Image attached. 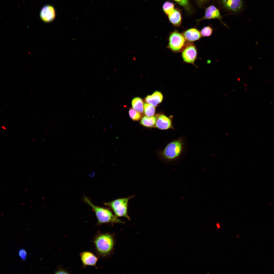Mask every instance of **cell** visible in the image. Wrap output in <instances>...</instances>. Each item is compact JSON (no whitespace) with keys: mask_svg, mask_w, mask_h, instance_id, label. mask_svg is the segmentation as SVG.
I'll return each mask as SVG.
<instances>
[{"mask_svg":"<svg viewBox=\"0 0 274 274\" xmlns=\"http://www.w3.org/2000/svg\"><path fill=\"white\" fill-rule=\"evenodd\" d=\"M213 32L212 28L210 26H205L203 28L200 32L202 36L209 37L212 34Z\"/></svg>","mask_w":274,"mask_h":274,"instance_id":"44dd1931","label":"cell"},{"mask_svg":"<svg viewBox=\"0 0 274 274\" xmlns=\"http://www.w3.org/2000/svg\"><path fill=\"white\" fill-rule=\"evenodd\" d=\"M94 242L98 253L102 257H106L109 255L113 250L115 240L112 234L102 233L96 237Z\"/></svg>","mask_w":274,"mask_h":274,"instance_id":"7a4b0ae2","label":"cell"},{"mask_svg":"<svg viewBox=\"0 0 274 274\" xmlns=\"http://www.w3.org/2000/svg\"><path fill=\"white\" fill-rule=\"evenodd\" d=\"M156 107L147 103L144 104V113L145 115L148 117L153 116L154 114Z\"/></svg>","mask_w":274,"mask_h":274,"instance_id":"e0dca14e","label":"cell"},{"mask_svg":"<svg viewBox=\"0 0 274 274\" xmlns=\"http://www.w3.org/2000/svg\"><path fill=\"white\" fill-rule=\"evenodd\" d=\"M134 196L132 195L126 198H119L104 204L111 209L117 217H124L130 220L128 213V202Z\"/></svg>","mask_w":274,"mask_h":274,"instance_id":"277c9868","label":"cell"},{"mask_svg":"<svg viewBox=\"0 0 274 274\" xmlns=\"http://www.w3.org/2000/svg\"><path fill=\"white\" fill-rule=\"evenodd\" d=\"M163 96L160 92L156 91L152 95L146 96L145 98L146 102L156 107L162 101Z\"/></svg>","mask_w":274,"mask_h":274,"instance_id":"4fadbf2b","label":"cell"},{"mask_svg":"<svg viewBox=\"0 0 274 274\" xmlns=\"http://www.w3.org/2000/svg\"><path fill=\"white\" fill-rule=\"evenodd\" d=\"M144 104L143 99L140 97L134 98L132 101L133 108L140 113L143 112Z\"/></svg>","mask_w":274,"mask_h":274,"instance_id":"2e32d148","label":"cell"},{"mask_svg":"<svg viewBox=\"0 0 274 274\" xmlns=\"http://www.w3.org/2000/svg\"><path fill=\"white\" fill-rule=\"evenodd\" d=\"M157 120L155 128L161 130L174 129L172 118L160 114L156 115Z\"/></svg>","mask_w":274,"mask_h":274,"instance_id":"9c48e42d","label":"cell"},{"mask_svg":"<svg viewBox=\"0 0 274 274\" xmlns=\"http://www.w3.org/2000/svg\"><path fill=\"white\" fill-rule=\"evenodd\" d=\"M223 16L221 15L219 10L214 5H211L207 7L205 9L204 16L197 20L198 22L204 20L216 19L219 20L221 23L227 26L222 21Z\"/></svg>","mask_w":274,"mask_h":274,"instance_id":"ba28073f","label":"cell"},{"mask_svg":"<svg viewBox=\"0 0 274 274\" xmlns=\"http://www.w3.org/2000/svg\"><path fill=\"white\" fill-rule=\"evenodd\" d=\"M174 9V4L169 2H165L163 6V10L167 15Z\"/></svg>","mask_w":274,"mask_h":274,"instance_id":"d6986e66","label":"cell"},{"mask_svg":"<svg viewBox=\"0 0 274 274\" xmlns=\"http://www.w3.org/2000/svg\"><path fill=\"white\" fill-rule=\"evenodd\" d=\"M216 226H217V227L218 228H220V226H219V224L218 223H217V224Z\"/></svg>","mask_w":274,"mask_h":274,"instance_id":"d4e9b609","label":"cell"},{"mask_svg":"<svg viewBox=\"0 0 274 274\" xmlns=\"http://www.w3.org/2000/svg\"><path fill=\"white\" fill-rule=\"evenodd\" d=\"M80 255L84 266H96L98 259L93 253L89 251H84L81 253Z\"/></svg>","mask_w":274,"mask_h":274,"instance_id":"8fae6325","label":"cell"},{"mask_svg":"<svg viewBox=\"0 0 274 274\" xmlns=\"http://www.w3.org/2000/svg\"><path fill=\"white\" fill-rule=\"evenodd\" d=\"M130 117L133 121H138L142 117V114L133 108H130L129 111Z\"/></svg>","mask_w":274,"mask_h":274,"instance_id":"ffe728a7","label":"cell"},{"mask_svg":"<svg viewBox=\"0 0 274 274\" xmlns=\"http://www.w3.org/2000/svg\"><path fill=\"white\" fill-rule=\"evenodd\" d=\"M182 51L183 61L185 62L194 65L197 56V50L195 45L192 43L186 42Z\"/></svg>","mask_w":274,"mask_h":274,"instance_id":"52a82bcc","label":"cell"},{"mask_svg":"<svg viewBox=\"0 0 274 274\" xmlns=\"http://www.w3.org/2000/svg\"><path fill=\"white\" fill-rule=\"evenodd\" d=\"M167 16L169 21L174 25L176 27L180 26L182 22V16L179 10L175 9Z\"/></svg>","mask_w":274,"mask_h":274,"instance_id":"5bb4252c","label":"cell"},{"mask_svg":"<svg viewBox=\"0 0 274 274\" xmlns=\"http://www.w3.org/2000/svg\"><path fill=\"white\" fill-rule=\"evenodd\" d=\"M184 143L182 139L180 138L168 144L164 149L160 152L161 157L168 161L178 158L182 153Z\"/></svg>","mask_w":274,"mask_h":274,"instance_id":"3957f363","label":"cell"},{"mask_svg":"<svg viewBox=\"0 0 274 274\" xmlns=\"http://www.w3.org/2000/svg\"><path fill=\"white\" fill-rule=\"evenodd\" d=\"M56 13L54 8L52 6L46 5L43 7L40 13L41 19L46 22L52 21L55 19Z\"/></svg>","mask_w":274,"mask_h":274,"instance_id":"30bf717a","label":"cell"},{"mask_svg":"<svg viewBox=\"0 0 274 274\" xmlns=\"http://www.w3.org/2000/svg\"><path fill=\"white\" fill-rule=\"evenodd\" d=\"M183 35L186 40L190 42L197 41L202 36L200 32L195 28L189 29L185 31Z\"/></svg>","mask_w":274,"mask_h":274,"instance_id":"7c38bea8","label":"cell"},{"mask_svg":"<svg viewBox=\"0 0 274 274\" xmlns=\"http://www.w3.org/2000/svg\"><path fill=\"white\" fill-rule=\"evenodd\" d=\"M55 274H68L67 271L60 268H58L55 272Z\"/></svg>","mask_w":274,"mask_h":274,"instance_id":"603a6c76","label":"cell"},{"mask_svg":"<svg viewBox=\"0 0 274 274\" xmlns=\"http://www.w3.org/2000/svg\"><path fill=\"white\" fill-rule=\"evenodd\" d=\"M157 120L156 116L151 117L144 116L141 119L140 124L147 128H155Z\"/></svg>","mask_w":274,"mask_h":274,"instance_id":"9a60e30c","label":"cell"},{"mask_svg":"<svg viewBox=\"0 0 274 274\" xmlns=\"http://www.w3.org/2000/svg\"><path fill=\"white\" fill-rule=\"evenodd\" d=\"M218 2L224 9L232 13L239 12L244 6L243 0H218Z\"/></svg>","mask_w":274,"mask_h":274,"instance_id":"8992f818","label":"cell"},{"mask_svg":"<svg viewBox=\"0 0 274 274\" xmlns=\"http://www.w3.org/2000/svg\"><path fill=\"white\" fill-rule=\"evenodd\" d=\"M19 255L21 259L23 261L26 260L27 256V253L26 250L23 248L21 249L19 251Z\"/></svg>","mask_w":274,"mask_h":274,"instance_id":"7402d4cb","label":"cell"},{"mask_svg":"<svg viewBox=\"0 0 274 274\" xmlns=\"http://www.w3.org/2000/svg\"><path fill=\"white\" fill-rule=\"evenodd\" d=\"M186 40L183 34L177 30L171 32L168 39V47L175 52L182 51L186 43Z\"/></svg>","mask_w":274,"mask_h":274,"instance_id":"5b68a950","label":"cell"},{"mask_svg":"<svg viewBox=\"0 0 274 274\" xmlns=\"http://www.w3.org/2000/svg\"><path fill=\"white\" fill-rule=\"evenodd\" d=\"M173 0L182 6L188 13L190 14L192 12V8L190 3L189 0Z\"/></svg>","mask_w":274,"mask_h":274,"instance_id":"ac0fdd59","label":"cell"},{"mask_svg":"<svg viewBox=\"0 0 274 274\" xmlns=\"http://www.w3.org/2000/svg\"><path fill=\"white\" fill-rule=\"evenodd\" d=\"M210 0H196L198 4L201 6L207 3Z\"/></svg>","mask_w":274,"mask_h":274,"instance_id":"cb8c5ba5","label":"cell"},{"mask_svg":"<svg viewBox=\"0 0 274 274\" xmlns=\"http://www.w3.org/2000/svg\"><path fill=\"white\" fill-rule=\"evenodd\" d=\"M83 200L92 208L95 213L99 224L124 223V222L114 215L110 209L95 205L85 196L84 197Z\"/></svg>","mask_w":274,"mask_h":274,"instance_id":"6da1fadb","label":"cell"}]
</instances>
